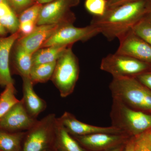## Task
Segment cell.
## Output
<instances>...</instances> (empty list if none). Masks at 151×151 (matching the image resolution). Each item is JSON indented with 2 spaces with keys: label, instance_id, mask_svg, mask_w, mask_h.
Wrapping results in <instances>:
<instances>
[{
  "label": "cell",
  "instance_id": "1",
  "mask_svg": "<svg viewBox=\"0 0 151 151\" xmlns=\"http://www.w3.org/2000/svg\"><path fill=\"white\" fill-rule=\"evenodd\" d=\"M151 0H139L107 9L102 16L94 17L90 24L97 28L108 41L119 39L147 13Z\"/></svg>",
  "mask_w": 151,
  "mask_h": 151
},
{
  "label": "cell",
  "instance_id": "2",
  "mask_svg": "<svg viewBox=\"0 0 151 151\" xmlns=\"http://www.w3.org/2000/svg\"><path fill=\"white\" fill-rule=\"evenodd\" d=\"M109 88L113 98L135 110L151 113V90L135 77L113 78Z\"/></svg>",
  "mask_w": 151,
  "mask_h": 151
},
{
  "label": "cell",
  "instance_id": "3",
  "mask_svg": "<svg viewBox=\"0 0 151 151\" xmlns=\"http://www.w3.org/2000/svg\"><path fill=\"white\" fill-rule=\"evenodd\" d=\"M110 117L112 126L131 137L151 130V114L130 108L113 98Z\"/></svg>",
  "mask_w": 151,
  "mask_h": 151
},
{
  "label": "cell",
  "instance_id": "4",
  "mask_svg": "<svg viewBox=\"0 0 151 151\" xmlns=\"http://www.w3.org/2000/svg\"><path fill=\"white\" fill-rule=\"evenodd\" d=\"M55 114L37 121L26 132L22 151H52L54 149L57 126Z\"/></svg>",
  "mask_w": 151,
  "mask_h": 151
},
{
  "label": "cell",
  "instance_id": "5",
  "mask_svg": "<svg viewBox=\"0 0 151 151\" xmlns=\"http://www.w3.org/2000/svg\"><path fill=\"white\" fill-rule=\"evenodd\" d=\"M72 47H69L57 60L51 79L62 97L73 93L79 77V63Z\"/></svg>",
  "mask_w": 151,
  "mask_h": 151
},
{
  "label": "cell",
  "instance_id": "6",
  "mask_svg": "<svg viewBox=\"0 0 151 151\" xmlns=\"http://www.w3.org/2000/svg\"><path fill=\"white\" fill-rule=\"evenodd\" d=\"M100 68L111 74L113 78H127L135 77L150 71L151 65L134 58L115 52L103 58Z\"/></svg>",
  "mask_w": 151,
  "mask_h": 151
},
{
  "label": "cell",
  "instance_id": "7",
  "mask_svg": "<svg viewBox=\"0 0 151 151\" xmlns=\"http://www.w3.org/2000/svg\"><path fill=\"white\" fill-rule=\"evenodd\" d=\"M80 0H53L44 4L38 19L37 25L73 24L75 14L71 10Z\"/></svg>",
  "mask_w": 151,
  "mask_h": 151
},
{
  "label": "cell",
  "instance_id": "8",
  "mask_svg": "<svg viewBox=\"0 0 151 151\" xmlns=\"http://www.w3.org/2000/svg\"><path fill=\"white\" fill-rule=\"evenodd\" d=\"M99 34L97 28L90 24L85 27H78L73 24H65L58 28L41 48L54 45H73L76 42L86 41Z\"/></svg>",
  "mask_w": 151,
  "mask_h": 151
},
{
  "label": "cell",
  "instance_id": "9",
  "mask_svg": "<svg viewBox=\"0 0 151 151\" xmlns=\"http://www.w3.org/2000/svg\"><path fill=\"white\" fill-rule=\"evenodd\" d=\"M37 121L29 114L21 100L0 118V129L11 132L27 131Z\"/></svg>",
  "mask_w": 151,
  "mask_h": 151
},
{
  "label": "cell",
  "instance_id": "10",
  "mask_svg": "<svg viewBox=\"0 0 151 151\" xmlns=\"http://www.w3.org/2000/svg\"><path fill=\"white\" fill-rule=\"evenodd\" d=\"M116 53L134 58L151 65V45L134 32L132 29L119 39Z\"/></svg>",
  "mask_w": 151,
  "mask_h": 151
},
{
  "label": "cell",
  "instance_id": "11",
  "mask_svg": "<svg viewBox=\"0 0 151 151\" xmlns=\"http://www.w3.org/2000/svg\"><path fill=\"white\" fill-rule=\"evenodd\" d=\"M73 136L84 148L93 151L109 150L126 143L131 137L125 134L98 133Z\"/></svg>",
  "mask_w": 151,
  "mask_h": 151
},
{
  "label": "cell",
  "instance_id": "12",
  "mask_svg": "<svg viewBox=\"0 0 151 151\" xmlns=\"http://www.w3.org/2000/svg\"><path fill=\"white\" fill-rule=\"evenodd\" d=\"M57 120L67 132L73 136H85L98 133L125 134L112 126L100 127L85 124L79 121L74 115L68 112H65L60 118H57Z\"/></svg>",
  "mask_w": 151,
  "mask_h": 151
},
{
  "label": "cell",
  "instance_id": "13",
  "mask_svg": "<svg viewBox=\"0 0 151 151\" xmlns=\"http://www.w3.org/2000/svg\"><path fill=\"white\" fill-rule=\"evenodd\" d=\"M63 24L37 25L30 34L24 36L20 37L16 42L26 51L33 54L41 48L45 42L56 31L60 26Z\"/></svg>",
  "mask_w": 151,
  "mask_h": 151
},
{
  "label": "cell",
  "instance_id": "14",
  "mask_svg": "<svg viewBox=\"0 0 151 151\" xmlns=\"http://www.w3.org/2000/svg\"><path fill=\"white\" fill-rule=\"evenodd\" d=\"M21 36L19 31L8 37H0V86L14 84L10 69V56L14 44Z\"/></svg>",
  "mask_w": 151,
  "mask_h": 151
},
{
  "label": "cell",
  "instance_id": "15",
  "mask_svg": "<svg viewBox=\"0 0 151 151\" xmlns=\"http://www.w3.org/2000/svg\"><path fill=\"white\" fill-rule=\"evenodd\" d=\"M22 80L23 97L22 100L29 114L33 118L36 119L46 109V102L35 92L34 84L29 77H24Z\"/></svg>",
  "mask_w": 151,
  "mask_h": 151
},
{
  "label": "cell",
  "instance_id": "16",
  "mask_svg": "<svg viewBox=\"0 0 151 151\" xmlns=\"http://www.w3.org/2000/svg\"><path fill=\"white\" fill-rule=\"evenodd\" d=\"M32 55L15 42L11 51L10 64L14 72L21 76L22 78H29L33 66Z\"/></svg>",
  "mask_w": 151,
  "mask_h": 151
},
{
  "label": "cell",
  "instance_id": "17",
  "mask_svg": "<svg viewBox=\"0 0 151 151\" xmlns=\"http://www.w3.org/2000/svg\"><path fill=\"white\" fill-rule=\"evenodd\" d=\"M54 149L57 151H86V149L60 124L57 119Z\"/></svg>",
  "mask_w": 151,
  "mask_h": 151
},
{
  "label": "cell",
  "instance_id": "18",
  "mask_svg": "<svg viewBox=\"0 0 151 151\" xmlns=\"http://www.w3.org/2000/svg\"><path fill=\"white\" fill-rule=\"evenodd\" d=\"M70 46L54 45L39 49L32 54L33 65L56 62Z\"/></svg>",
  "mask_w": 151,
  "mask_h": 151
},
{
  "label": "cell",
  "instance_id": "19",
  "mask_svg": "<svg viewBox=\"0 0 151 151\" xmlns=\"http://www.w3.org/2000/svg\"><path fill=\"white\" fill-rule=\"evenodd\" d=\"M26 132H11L0 129V151H22Z\"/></svg>",
  "mask_w": 151,
  "mask_h": 151
},
{
  "label": "cell",
  "instance_id": "20",
  "mask_svg": "<svg viewBox=\"0 0 151 151\" xmlns=\"http://www.w3.org/2000/svg\"><path fill=\"white\" fill-rule=\"evenodd\" d=\"M0 23L11 34L18 31V17L7 0H0Z\"/></svg>",
  "mask_w": 151,
  "mask_h": 151
},
{
  "label": "cell",
  "instance_id": "21",
  "mask_svg": "<svg viewBox=\"0 0 151 151\" xmlns=\"http://www.w3.org/2000/svg\"><path fill=\"white\" fill-rule=\"evenodd\" d=\"M56 62L33 65L29 78L33 84L45 83L51 79L54 72Z\"/></svg>",
  "mask_w": 151,
  "mask_h": 151
},
{
  "label": "cell",
  "instance_id": "22",
  "mask_svg": "<svg viewBox=\"0 0 151 151\" xmlns=\"http://www.w3.org/2000/svg\"><path fill=\"white\" fill-rule=\"evenodd\" d=\"M16 90L14 84L5 86L4 90L0 95V118L19 102L15 96Z\"/></svg>",
  "mask_w": 151,
  "mask_h": 151
},
{
  "label": "cell",
  "instance_id": "23",
  "mask_svg": "<svg viewBox=\"0 0 151 151\" xmlns=\"http://www.w3.org/2000/svg\"><path fill=\"white\" fill-rule=\"evenodd\" d=\"M136 35L151 45V15L148 13L132 29Z\"/></svg>",
  "mask_w": 151,
  "mask_h": 151
},
{
  "label": "cell",
  "instance_id": "24",
  "mask_svg": "<svg viewBox=\"0 0 151 151\" xmlns=\"http://www.w3.org/2000/svg\"><path fill=\"white\" fill-rule=\"evenodd\" d=\"M84 6L94 17L103 16L108 9L107 0H85Z\"/></svg>",
  "mask_w": 151,
  "mask_h": 151
},
{
  "label": "cell",
  "instance_id": "25",
  "mask_svg": "<svg viewBox=\"0 0 151 151\" xmlns=\"http://www.w3.org/2000/svg\"><path fill=\"white\" fill-rule=\"evenodd\" d=\"M43 5L35 2L34 4L25 10L18 16L19 22L32 21L37 22L42 7Z\"/></svg>",
  "mask_w": 151,
  "mask_h": 151
},
{
  "label": "cell",
  "instance_id": "26",
  "mask_svg": "<svg viewBox=\"0 0 151 151\" xmlns=\"http://www.w3.org/2000/svg\"><path fill=\"white\" fill-rule=\"evenodd\" d=\"M149 131L135 137L134 151H151Z\"/></svg>",
  "mask_w": 151,
  "mask_h": 151
},
{
  "label": "cell",
  "instance_id": "27",
  "mask_svg": "<svg viewBox=\"0 0 151 151\" xmlns=\"http://www.w3.org/2000/svg\"><path fill=\"white\" fill-rule=\"evenodd\" d=\"M7 1L18 17L22 12L35 3L34 0H7Z\"/></svg>",
  "mask_w": 151,
  "mask_h": 151
},
{
  "label": "cell",
  "instance_id": "28",
  "mask_svg": "<svg viewBox=\"0 0 151 151\" xmlns=\"http://www.w3.org/2000/svg\"><path fill=\"white\" fill-rule=\"evenodd\" d=\"M37 26L36 23L32 21H27L19 23V31L21 36H24L29 34Z\"/></svg>",
  "mask_w": 151,
  "mask_h": 151
},
{
  "label": "cell",
  "instance_id": "29",
  "mask_svg": "<svg viewBox=\"0 0 151 151\" xmlns=\"http://www.w3.org/2000/svg\"><path fill=\"white\" fill-rule=\"evenodd\" d=\"M135 78H137L143 85L151 90V71L142 73Z\"/></svg>",
  "mask_w": 151,
  "mask_h": 151
},
{
  "label": "cell",
  "instance_id": "30",
  "mask_svg": "<svg viewBox=\"0 0 151 151\" xmlns=\"http://www.w3.org/2000/svg\"><path fill=\"white\" fill-rule=\"evenodd\" d=\"M139 0H107L108 9L126 3Z\"/></svg>",
  "mask_w": 151,
  "mask_h": 151
},
{
  "label": "cell",
  "instance_id": "31",
  "mask_svg": "<svg viewBox=\"0 0 151 151\" xmlns=\"http://www.w3.org/2000/svg\"><path fill=\"white\" fill-rule=\"evenodd\" d=\"M135 137H131L125 144L123 151H134Z\"/></svg>",
  "mask_w": 151,
  "mask_h": 151
},
{
  "label": "cell",
  "instance_id": "32",
  "mask_svg": "<svg viewBox=\"0 0 151 151\" xmlns=\"http://www.w3.org/2000/svg\"><path fill=\"white\" fill-rule=\"evenodd\" d=\"M8 33L7 31L0 23V37H5Z\"/></svg>",
  "mask_w": 151,
  "mask_h": 151
},
{
  "label": "cell",
  "instance_id": "33",
  "mask_svg": "<svg viewBox=\"0 0 151 151\" xmlns=\"http://www.w3.org/2000/svg\"><path fill=\"white\" fill-rule=\"evenodd\" d=\"M125 144H124V145H122L118 146V147H116L114 148L101 151H123L124 149V146H125Z\"/></svg>",
  "mask_w": 151,
  "mask_h": 151
},
{
  "label": "cell",
  "instance_id": "34",
  "mask_svg": "<svg viewBox=\"0 0 151 151\" xmlns=\"http://www.w3.org/2000/svg\"><path fill=\"white\" fill-rule=\"evenodd\" d=\"M35 2L44 5L52 1L53 0H34Z\"/></svg>",
  "mask_w": 151,
  "mask_h": 151
},
{
  "label": "cell",
  "instance_id": "35",
  "mask_svg": "<svg viewBox=\"0 0 151 151\" xmlns=\"http://www.w3.org/2000/svg\"><path fill=\"white\" fill-rule=\"evenodd\" d=\"M147 13L151 15V0L149 2L147 7Z\"/></svg>",
  "mask_w": 151,
  "mask_h": 151
},
{
  "label": "cell",
  "instance_id": "36",
  "mask_svg": "<svg viewBox=\"0 0 151 151\" xmlns=\"http://www.w3.org/2000/svg\"><path fill=\"white\" fill-rule=\"evenodd\" d=\"M149 139H150V141L151 143V130H150V131H149Z\"/></svg>",
  "mask_w": 151,
  "mask_h": 151
},
{
  "label": "cell",
  "instance_id": "37",
  "mask_svg": "<svg viewBox=\"0 0 151 151\" xmlns=\"http://www.w3.org/2000/svg\"><path fill=\"white\" fill-rule=\"evenodd\" d=\"M52 151H57L55 150V149H54V150H52Z\"/></svg>",
  "mask_w": 151,
  "mask_h": 151
},
{
  "label": "cell",
  "instance_id": "38",
  "mask_svg": "<svg viewBox=\"0 0 151 151\" xmlns=\"http://www.w3.org/2000/svg\"></svg>",
  "mask_w": 151,
  "mask_h": 151
}]
</instances>
